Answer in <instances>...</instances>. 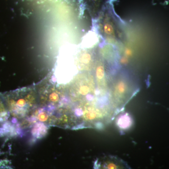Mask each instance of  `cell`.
<instances>
[{"label":"cell","instance_id":"6da1fadb","mask_svg":"<svg viewBox=\"0 0 169 169\" xmlns=\"http://www.w3.org/2000/svg\"><path fill=\"white\" fill-rule=\"evenodd\" d=\"M8 112L16 117H23L36 103L35 93L31 90H23L2 94Z\"/></svg>","mask_w":169,"mask_h":169},{"label":"cell","instance_id":"7a4b0ae2","mask_svg":"<svg viewBox=\"0 0 169 169\" xmlns=\"http://www.w3.org/2000/svg\"><path fill=\"white\" fill-rule=\"evenodd\" d=\"M93 169H132L120 157L111 155H104L97 157L93 163Z\"/></svg>","mask_w":169,"mask_h":169},{"label":"cell","instance_id":"3957f363","mask_svg":"<svg viewBox=\"0 0 169 169\" xmlns=\"http://www.w3.org/2000/svg\"><path fill=\"white\" fill-rule=\"evenodd\" d=\"M9 112L6 108L1 94H0V123L4 122L8 118Z\"/></svg>","mask_w":169,"mask_h":169},{"label":"cell","instance_id":"277c9868","mask_svg":"<svg viewBox=\"0 0 169 169\" xmlns=\"http://www.w3.org/2000/svg\"><path fill=\"white\" fill-rule=\"evenodd\" d=\"M126 89V84L124 81L119 82L116 86V91L119 94H122L125 93Z\"/></svg>","mask_w":169,"mask_h":169},{"label":"cell","instance_id":"5b68a950","mask_svg":"<svg viewBox=\"0 0 169 169\" xmlns=\"http://www.w3.org/2000/svg\"><path fill=\"white\" fill-rule=\"evenodd\" d=\"M103 31L105 34L111 35L114 33V29L112 25L109 23L104 24L103 26Z\"/></svg>","mask_w":169,"mask_h":169},{"label":"cell","instance_id":"8992f818","mask_svg":"<svg viewBox=\"0 0 169 169\" xmlns=\"http://www.w3.org/2000/svg\"><path fill=\"white\" fill-rule=\"evenodd\" d=\"M104 72H105V71H104V66L102 65L98 66L96 71V74H97V77L99 79H102L103 78Z\"/></svg>","mask_w":169,"mask_h":169},{"label":"cell","instance_id":"52a82bcc","mask_svg":"<svg viewBox=\"0 0 169 169\" xmlns=\"http://www.w3.org/2000/svg\"><path fill=\"white\" fill-rule=\"evenodd\" d=\"M91 60V56L89 53H85L82 56L81 61L84 64H88Z\"/></svg>","mask_w":169,"mask_h":169},{"label":"cell","instance_id":"ba28073f","mask_svg":"<svg viewBox=\"0 0 169 169\" xmlns=\"http://www.w3.org/2000/svg\"><path fill=\"white\" fill-rule=\"evenodd\" d=\"M125 54L127 57H131L133 55V51L131 48H126L125 51Z\"/></svg>","mask_w":169,"mask_h":169},{"label":"cell","instance_id":"9c48e42d","mask_svg":"<svg viewBox=\"0 0 169 169\" xmlns=\"http://www.w3.org/2000/svg\"><path fill=\"white\" fill-rule=\"evenodd\" d=\"M120 63L121 64H125V65L128 64L129 60H128V57H127L126 56H123L120 60Z\"/></svg>","mask_w":169,"mask_h":169}]
</instances>
